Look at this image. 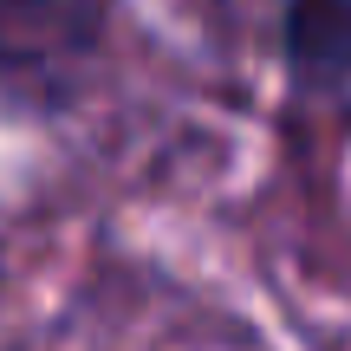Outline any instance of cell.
Here are the masks:
<instances>
[{
	"instance_id": "cell-1",
	"label": "cell",
	"mask_w": 351,
	"mask_h": 351,
	"mask_svg": "<svg viewBox=\"0 0 351 351\" xmlns=\"http://www.w3.org/2000/svg\"><path fill=\"white\" fill-rule=\"evenodd\" d=\"M287 52L306 85L339 91L351 78V0H287Z\"/></svg>"
}]
</instances>
